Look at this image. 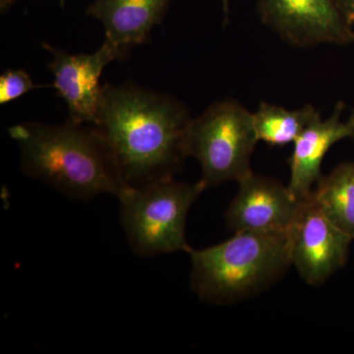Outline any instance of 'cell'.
Masks as SVG:
<instances>
[{
  "label": "cell",
  "instance_id": "6da1fadb",
  "mask_svg": "<svg viewBox=\"0 0 354 354\" xmlns=\"http://www.w3.org/2000/svg\"><path fill=\"white\" fill-rule=\"evenodd\" d=\"M191 118L171 95L127 83L104 84L94 127L101 132L128 186L172 177L187 156Z\"/></svg>",
  "mask_w": 354,
  "mask_h": 354
},
{
  "label": "cell",
  "instance_id": "7a4b0ae2",
  "mask_svg": "<svg viewBox=\"0 0 354 354\" xmlns=\"http://www.w3.org/2000/svg\"><path fill=\"white\" fill-rule=\"evenodd\" d=\"M8 131L19 146L22 171L65 196L90 200L111 194L120 198L129 187L94 125L68 120L60 125L28 121Z\"/></svg>",
  "mask_w": 354,
  "mask_h": 354
},
{
  "label": "cell",
  "instance_id": "3957f363",
  "mask_svg": "<svg viewBox=\"0 0 354 354\" xmlns=\"http://www.w3.org/2000/svg\"><path fill=\"white\" fill-rule=\"evenodd\" d=\"M290 230L281 234L239 232L216 245L191 248L193 290L203 299L221 304L271 285L291 265Z\"/></svg>",
  "mask_w": 354,
  "mask_h": 354
},
{
  "label": "cell",
  "instance_id": "277c9868",
  "mask_svg": "<svg viewBox=\"0 0 354 354\" xmlns=\"http://www.w3.org/2000/svg\"><path fill=\"white\" fill-rule=\"evenodd\" d=\"M205 189L200 180L184 183L172 177L129 186L118 200L121 225L133 252L141 257L189 252L186 220L191 207Z\"/></svg>",
  "mask_w": 354,
  "mask_h": 354
},
{
  "label": "cell",
  "instance_id": "5b68a950",
  "mask_svg": "<svg viewBox=\"0 0 354 354\" xmlns=\"http://www.w3.org/2000/svg\"><path fill=\"white\" fill-rule=\"evenodd\" d=\"M258 142L253 113L234 100H223L191 120L187 156L201 165L205 187L239 183L252 174L251 157Z\"/></svg>",
  "mask_w": 354,
  "mask_h": 354
},
{
  "label": "cell",
  "instance_id": "8992f818",
  "mask_svg": "<svg viewBox=\"0 0 354 354\" xmlns=\"http://www.w3.org/2000/svg\"><path fill=\"white\" fill-rule=\"evenodd\" d=\"M258 14L266 26L293 46L354 43L353 26L335 0H259Z\"/></svg>",
  "mask_w": 354,
  "mask_h": 354
},
{
  "label": "cell",
  "instance_id": "52a82bcc",
  "mask_svg": "<svg viewBox=\"0 0 354 354\" xmlns=\"http://www.w3.org/2000/svg\"><path fill=\"white\" fill-rule=\"evenodd\" d=\"M53 53L50 71L55 76L53 87L64 99L68 111L70 122L95 125L101 109L104 85L100 79L104 69L124 55L113 44L104 41L93 53L70 55L44 44Z\"/></svg>",
  "mask_w": 354,
  "mask_h": 354
},
{
  "label": "cell",
  "instance_id": "ba28073f",
  "mask_svg": "<svg viewBox=\"0 0 354 354\" xmlns=\"http://www.w3.org/2000/svg\"><path fill=\"white\" fill-rule=\"evenodd\" d=\"M290 239L291 264L311 286L322 283L346 264L353 241L335 227L310 196L291 228Z\"/></svg>",
  "mask_w": 354,
  "mask_h": 354
},
{
  "label": "cell",
  "instance_id": "9c48e42d",
  "mask_svg": "<svg viewBox=\"0 0 354 354\" xmlns=\"http://www.w3.org/2000/svg\"><path fill=\"white\" fill-rule=\"evenodd\" d=\"M239 183V192L225 214L230 230L260 234L290 232L305 200L293 196L288 186L276 179L253 172Z\"/></svg>",
  "mask_w": 354,
  "mask_h": 354
},
{
  "label": "cell",
  "instance_id": "30bf717a",
  "mask_svg": "<svg viewBox=\"0 0 354 354\" xmlns=\"http://www.w3.org/2000/svg\"><path fill=\"white\" fill-rule=\"evenodd\" d=\"M344 109L342 102L335 104L329 118H317L293 143L288 187L293 196L301 201L308 199L313 186L322 177L321 167L330 149L341 140L354 138V111L348 120H342Z\"/></svg>",
  "mask_w": 354,
  "mask_h": 354
},
{
  "label": "cell",
  "instance_id": "8fae6325",
  "mask_svg": "<svg viewBox=\"0 0 354 354\" xmlns=\"http://www.w3.org/2000/svg\"><path fill=\"white\" fill-rule=\"evenodd\" d=\"M169 3L171 0H95L87 14L102 23L106 41L127 58L135 46L146 43Z\"/></svg>",
  "mask_w": 354,
  "mask_h": 354
},
{
  "label": "cell",
  "instance_id": "7c38bea8",
  "mask_svg": "<svg viewBox=\"0 0 354 354\" xmlns=\"http://www.w3.org/2000/svg\"><path fill=\"white\" fill-rule=\"evenodd\" d=\"M333 223L354 241V162H344L322 176L310 195Z\"/></svg>",
  "mask_w": 354,
  "mask_h": 354
},
{
  "label": "cell",
  "instance_id": "4fadbf2b",
  "mask_svg": "<svg viewBox=\"0 0 354 354\" xmlns=\"http://www.w3.org/2000/svg\"><path fill=\"white\" fill-rule=\"evenodd\" d=\"M320 113L312 106L290 111L276 104L261 102L253 113L254 127L259 141L271 146L295 143L305 128Z\"/></svg>",
  "mask_w": 354,
  "mask_h": 354
},
{
  "label": "cell",
  "instance_id": "5bb4252c",
  "mask_svg": "<svg viewBox=\"0 0 354 354\" xmlns=\"http://www.w3.org/2000/svg\"><path fill=\"white\" fill-rule=\"evenodd\" d=\"M37 88L24 70H7L0 77V104H9Z\"/></svg>",
  "mask_w": 354,
  "mask_h": 354
},
{
  "label": "cell",
  "instance_id": "9a60e30c",
  "mask_svg": "<svg viewBox=\"0 0 354 354\" xmlns=\"http://www.w3.org/2000/svg\"><path fill=\"white\" fill-rule=\"evenodd\" d=\"M335 4L349 25L354 24V0H335Z\"/></svg>",
  "mask_w": 354,
  "mask_h": 354
},
{
  "label": "cell",
  "instance_id": "2e32d148",
  "mask_svg": "<svg viewBox=\"0 0 354 354\" xmlns=\"http://www.w3.org/2000/svg\"><path fill=\"white\" fill-rule=\"evenodd\" d=\"M16 1H17V0H0V9H1V12H6Z\"/></svg>",
  "mask_w": 354,
  "mask_h": 354
},
{
  "label": "cell",
  "instance_id": "e0dca14e",
  "mask_svg": "<svg viewBox=\"0 0 354 354\" xmlns=\"http://www.w3.org/2000/svg\"><path fill=\"white\" fill-rule=\"evenodd\" d=\"M221 3H223V12H225V19H227L228 12H230V3H228V0H221Z\"/></svg>",
  "mask_w": 354,
  "mask_h": 354
},
{
  "label": "cell",
  "instance_id": "ac0fdd59",
  "mask_svg": "<svg viewBox=\"0 0 354 354\" xmlns=\"http://www.w3.org/2000/svg\"><path fill=\"white\" fill-rule=\"evenodd\" d=\"M58 1H59L60 6L64 7L66 0H58Z\"/></svg>",
  "mask_w": 354,
  "mask_h": 354
},
{
  "label": "cell",
  "instance_id": "d6986e66",
  "mask_svg": "<svg viewBox=\"0 0 354 354\" xmlns=\"http://www.w3.org/2000/svg\"></svg>",
  "mask_w": 354,
  "mask_h": 354
}]
</instances>
